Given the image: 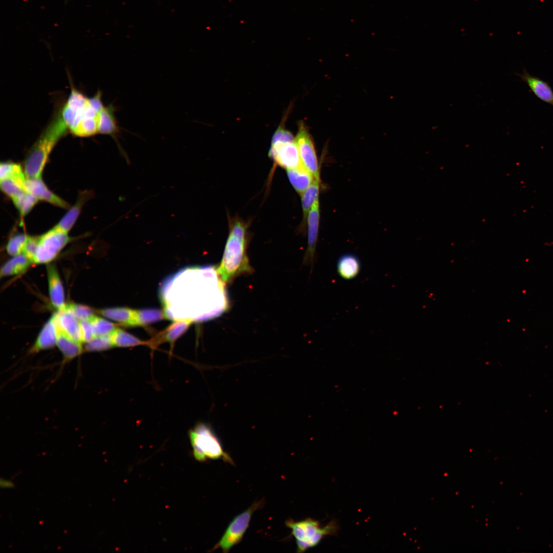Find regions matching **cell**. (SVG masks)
Masks as SVG:
<instances>
[{"label": "cell", "mask_w": 553, "mask_h": 553, "mask_svg": "<svg viewBox=\"0 0 553 553\" xmlns=\"http://www.w3.org/2000/svg\"><path fill=\"white\" fill-rule=\"evenodd\" d=\"M102 93L98 91L91 98H88L74 87L60 111L61 116L69 131L89 134L98 129L100 112L104 106Z\"/></svg>", "instance_id": "cell-2"}, {"label": "cell", "mask_w": 553, "mask_h": 553, "mask_svg": "<svg viewBox=\"0 0 553 553\" xmlns=\"http://www.w3.org/2000/svg\"><path fill=\"white\" fill-rule=\"evenodd\" d=\"M26 192L33 195L38 200L46 201L63 208H67L69 204L51 192L45 184L41 177L26 178L25 182Z\"/></svg>", "instance_id": "cell-12"}, {"label": "cell", "mask_w": 553, "mask_h": 553, "mask_svg": "<svg viewBox=\"0 0 553 553\" xmlns=\"http://www.w3.org/2000/svg\"><path fill=\"white\" fill-rule=\"evenodd\" d=\"M165 318L163 310L155 308L136 310V326H144Z\"/></svg>", "instance_id": "cell-27"}, {"label": "cell", "mask_w": 553, "mask_h": 553, "mask_svg": "<svg viewBox=\"0 0 553 553\" xmlns=\"http://www.w3.org/2000/svg\"><path fill=\"white\" fill-rule=\"evenodd\" d=\"M111 338L114 347H133L140 345L148 346V341H142L135 336L117 328L111 334Z\"/></svg>", "instance_id": "cell-25"}, {"label": "cell", "mask_w": 553, "mask_h": 553, "mask_svg": "<svg viewBox=\"0 0 553 553\" xmlns=\"http://www.w3.org/2000/svg\"><path fill=\"white\" fill-rule=\"evenodd\" d=\"M70 241L68 233L56 226L39 237L38 247L34 260L36 264L52 261Z\"/></svg>", "instance_id": "cell-8"}, {"label": "cell", "mask_w": 553, "mask_h": 553, "mask_svg": "<svg viewBox=\"0 0 553 553\" xmlns=\"http://www.w3.org/2000/svg\"><path fill=\"white\" fill-rule=\"evenodd\" d=\"M115 112V108L112 104L102 107L99 115L98 133L115 138L118 135L120 130Z\"/></svg>", "instance_id": "cell-18"}, {"label": "cell", "mask_w": 553, "mask_h": 553, "mask_svg": "<svg viewBox=\"0 0 553 553\" xmlns=\"http://www.w3.org/2000/svg\"><path fill=\"white\" fill-rule=\"evenodd\" d=\"M361 268L359 259L355 254L346 253L341 256L336 262L338 275L345 280H352L357 276Z\"/></svg>", "instance_id": "cell-17"}, {"label": "cell", "mask_w": 553, "mask_h": 553, "mask_svg": "<svg viewBox=\"0 0 553 553\" xmlns=\"http://www.w3.org/2000/svg\"><path fill=\"white\" fill-rule=\"evenodd\" d=\"M28 237L24 233H17L12 236L6 245L8 254L13 257L20 254L23 252Z\"/></svg>", "instance_id": "cell-33"}, {"label": "cell", "mask_w": 553, "mask_h": 553, "mask_svg": "<svg viewBox=\"0 0 553 553\" xmlns=\"http://www.w3.org/2000/svg\"><path fill=\"white\" fill-rule=\"evenodd\" d=\"M99 314L120 325L127 327L136 326V310L127 307L109 308L99 310Z\"/></svg>", "instance_id": "cell-20"}, {"label": "cell", "mask_w": 553, "mask_h": 553, "mask_svg": "<svg viewBox=\"0 0 553 553\" xmlns=\"http://www.w3.org/2000/svg\"><path fill=\"white\" fill-rule=\"evenodd\" d=\"M285 524L291 529V534L296 540L297 552L299 553L316 546L326 536H335L339 530L335 520L331 521L324 526H322L318 521L312 518L298 522L289 519L285 522Z\"/></svg>", "instance_id": "cell-6"}, {"label": "cell", "mask_w": 553, "mask_h": 553, "mask_svg": "<svg viewBox=\"0 0 553 553\" xmlns=\"http://www.w3.org/2000/svg\"><path fill=\"white\" fill-rule=\"evenodd\" d=\"M268 155L275 163L287 169L303 165L294 140L271 143Z\"/></svg>", "instance_id": "cell-10"}, {"label": "cell", "mask_w": 553, "mask_h": 553, "mask_svg": "<svg viewBox=\"0 0 553 553\" xmlns=\"http://www.w3.org/2000/svg\"><path fill=\"white\" fill-rule=\"evenodd\" d=\"M0 485L1 488H12L14 487V484L12 481L3 478L1 479Z\"/></svg>", "instance_id": "cell-38"}, {"label": "cell", "mask_w": 553, "mask_h": 553, "mask_svg": "<svg viewBox=\"0 0 553 553\" xmlns=\"http://www.w3.org/2000/svg\"><path fill=\"white\" fill-rule=\"evenodd\" d=\"M39 237L28 236L26 242L23 253L31 263L34 262Z\"/></svg>", "instance_id": "cell-35"}, {"label": "cell", "mask_w": 553, "mask_h": 553, "mask_svg": "<svg viewBox=\"0 0 553 553\" xmlns=\"http://www.w3.org/2000/svg\"><path fill=\"white\" fill-rule=\"evenodd\" d=\"M192 323V321L189 320L175 321L163 331L149 340L148 346L152 349H155L160 344L167 342L172 349L176 340L187 331Z\"/></svg>", "instance_id": "cell-13"}, {"label": "cell", "mask_w": 553, "mask_h": 553, "mask_svg": "<svg viewBox=\"0 0 553 553\" xmlns=\"http://www.w3.org/2000/svg\"><path fill=\"white\" fill-rule=\"evenodd\" d=\"M25 177V173L23 171L19 164L10 162H5L1 163V180L7 178L23 179Z\"/></svg>", "instance_id": "cell-30"}, {"label": "cell", "mask_w": 553, "mask_h": 553, "mask_svg": "<svg viewBox=\"0 0 553 553\" xmlns=\"http://www.w3.org/2000/svg\"><path fill=\"white\" fill-rule=\"evenodd\" d=\"M320 222L318 198L314 202L307 215L308 245L304 263L313 266Z\"/></svg>", "instance_id": "cell-11"}, {"label": "cell", "mask_w": 553, "mask_h": 553, "mask_svg": "<svg viewBox=\"0 0 553 553\" xmlns=\"http://www.w3.org/2000/svg\"><path fill=\"white\" fill-rule=\"evenodd\" d=\"M294 140V138L292 133L285 128L284 123H281L273 135L271 143L277 142H291Z\"/></svg>", "instance_id": "cell-36"}, {"label": "cell", "mask_w": 553, "mask_h": 553, "mask_svg": "<svg viewBox=\"0 0 553 553\" xmlns=\"http://www.w3.org/2000/svg\"><path fill=\"white\" fill-rule=\"evenodd\" d=\"M31 263L24 254L14 256L1 268V276L20 274L27 269Z\"/></svg>", "instance_id": "cell-24"}, {"label": "cell", "mask_w": 553, "mask_h": 553, "mask_svg": "<svg viewBox=\"0 0 553 553\" xmlns=\"http://www.w3.org/2000/svg\"><path fill=\"white\" fill-rule=\"evenodd\" d=\"M287 173L292 185L300 195L310 186L315 178L304 165L287 169Z\"/></svg>", "instance_id": "cell-21"}, {"label": "cell", "mask_w": 553, "mask_h": 553, "mask_svg": "<svg viewBox=\"0 0 553 553\" xmlns=\"http://www.w3.org/2000/svg\"><path fill=\"white\" fill-rule=\"evenodd\" d=\"M516 75L539 99L553 106V91L548 82L530 74L524 68L521 74Z\"/></svg>", "instance_id": "cell-14"}, {"label": "cell", "mask_w": 553, "mask_h": 553, "mask_svg": "<svg viewBox=\"0 0 553 553\" xmlns=\"http://www.w3.org/2000/svg\"><path fill=\"white\" fill-rule=\"evenodd\" d=\"M95 337L111 335L117 327L113 323L95 316L91 321Z\"/></svg>", "instance_id": "cell-31"}, {"label": "cell", "mask_w": 553, "mask_h": 553, "mask_svg": "<svg viewBox=\"0 0 553 553\" xmlns=\"http://www.w3.org/2000/svg\"><path fill=\"white\" fill-rule=\"evenodd\" d=\"M225 285L215 267L181 270L169 278L161 290L165 318L193 322L220 315L229 307Z\"/></svg>", "instance_id": "cell-1"}, {"label": "cell", "mask_w": 553, "mask_h": 553, "mask_svg": "<svg viewBox=\"0 0 553 553\" xmlns=\"http://www.w3.org/2000/svg\"><path fill=\"white\" fill-rule=\"evenodd\" d=\"M47 273L52 303L58 311L63 310L66 306L63 289L58 272L53 265L47 266Z\"/></svg>", "instance_id": "cell-16"}, {"label": "cell", "mask_w": 553, "mask_h": 553, "mask_svg": "<svg viewBox=\"0 0 553 553\" xmlns=\"http://www.w3.org/2000/svg\"><path fill=\"white\" fill-rule=\"evenodd\" d=\"M89 197H90L89 193H81L76 203L69 209L55 226L68 233L77 220L82 206Z\"/></svg>", "instance_id": "cell-22"}, {"label": "cell", "mask_w": 553, "mask_h": 553, "mask_svg": "<svg viewBox=\"0 0 553 553\" xmlns=\"http://www.w3.org/2000/svg\"><path fill=\"white\" fill-rule=\"evenodd\" d=\"M320 182V178H314L312 183L301 195L304 222L305 221V219L313 204L318 198Z\"/></svg>", "instance_id": "cell-26"}, {"label": "cell", "mask_w": 553, "mask_h": 553, "mask_svg": "<svg viewBox=\"0 0 553 553\" xmlns=\"http://www.w3.org/2000/svg\"><path fill=\"white\" fill-rule=\"evenodd\" d=\"M57 336L56 326L53 315L40 332L32 348V352H37L53 347L56 344Z\"/></svg>", "instance_id": "cell-19"}, {"label": "cell", "mask_w": 553, "mask_h": 553, "mask_svg": "<svg viewBox=\"0 0 553 553\" xmlns=\"http://www.w3.org/2000/svg\"><path fill=\"white\" fill-rule=\"evenodd\" d=\"M73 315L79 321H91L95 315L89 307L76 304L66 305L63 309Z\"/></svg>", "instance_id": "cell-32"}, {"label": "cell", "mask_w": 553, "mask_h": 553, "mask_svg": "<svg viewBox=\"0 0 553 553\" xmlns=\"http://www.w3.org/2000/svg\"><path fill=\"white\" fill-rule=\"evenodd\" d=\"M86 343L85 348L89 351L105 350L114 347L111 335L97 336Z\"/></svg>", "instance_id": "cell-34"}, {"label": "cell", "mask_w": 553, "mask_h": 553, "mask_svg": "<svg viewBox=\"0 0 553 553\" xmlns=\"http://www.w3.org/2000/svg\"><path fill=\"white\" fill-rule=\"evenodd\" d=\"M38 200L33 195L25 192L12 201L20 214L25 216L32 210Z\"/></svg>", "instance_id": "cell-29"}, {"label": "cell", "mask_w": 553, "mask_h": 553, "mask_svg": "<svg viewBox=\"0 0 553 553\" xmlns=\"http://www.w3.org/2000/svg\"><path fill=\"white\" fill-rule=\"evenodd\" d=\"M56 326L57 334L56 344L66 358L72 359L79 355L82 350L81 343L69 337L56 324Z\"/></svg>", "instance_id": "cell-23"}, {"label": "cell", "mask_w": 553, "mask_h": 553, "mask_svg": "<svg viewBox=\"0 0 553 553\" xmlns=\"http://www.w3.org/2000/svg\"><path fill=\"white\" fill-rule=\"evenodd\" d=\"M264 505V500L256 501L248 509L237 515L229 524L219 541L212 549H221L227 553L239 543L247 529L253 514Z\"/></svg>", "instance_id": "cell-7"}, {"label": "cell", "mask_w": 553, "mask_h": 553, "mask_svg": "<svg viewBox=\"0 0 553 553\" xmlns=\"http://www.w3.org/2000/svg\"><path fill=\"white\" fill-rule=\"evenodd\" d=\"M83 342L87 343L95 337L94 329L90 321H79Z\"/></svg>", "instance_id": "cell-37"}, {"label": "cell", "mask_w": 553, "mask_h": 553, "mask_svg": "<svg viewBox=\"0 0 553 553\" xmlns=\"http://www.w3.org/2000/svg\"><path fill=\"white\" fill-rule=\"evenodd\" d=\"M68 131L59 111L54 116L27 155L24 171L26 178L41 177L51 152Z\"/></svg>", "instance_id": "cell-4"}, {"label": "cell", "mask_w": 553, "mask_h": 553, "mask_svg": "<svg viewBox=\"0 0 553 553\" xmlns=\"http://www.w3.org/2000/svg\"><path fill=\"white\" fill-rule=\"evenodd\" d=\"M56 325L69 337L76 342H83L79 321L68 311L63 310L53 314Z\"/></svg>", "instance_id": "cell-15"}, {"label": "cell", "mask_w": 553, "mask_h": 553, "mask_svg": "<svg viewBox=\"0 0 553 553\" xmlns=\"http://www.w3.org/2000/svg\"><path fill=\"white\" fill-rule=\"evenodd\" d=\"M247 243L246 224L238 219L235 220L230 225L223 257L217 268L225 283L253 271L246 253Z\"/></svg>", "instance_id": "cell-3"}, {"label": "cell", "mask_w": 553, "mask_h": 553, "mask_svg": "<svg viewBox=\"0 0 553 553\" xmlns=\"http://www.w3.org/2000/svg\"><path fill=\"white\" fill-rule=\"evenodd\" d=\"M188 437L194 458L199 462L208 459H222L233 464L230 455L225 452L222 443L212 428L204 422L197 423L188 431Z\"/></svg>", "instance_id": "cell-5"}, {"label": "cell", "mask_w": 553, "mask_h": 553, "mask_svg": "<svg viewBox=\"0 0 553 553\" xmlns=\"http://www.w3.org/2000/svg\"><path fill=\"white\" fill-rule=\"evenodd\" d=\"M2 190L13 200L26 192L25 184L12 179L1 180Z\"/></svg>", "instance_id": "cell-28"}, {"label": "cell", "mask_w": 553, "mask_h": 553, "mask_svg": "<svg viewBox=\"0 0 553 553\" xmlns=\"http://www.w3.org/2000/svg\"><path fill=\"white\" fill-rule=\"evenodd\" d=\"M294 141L304 166L315 178H320L318 163L314 142L303 121L299 123Z\"/></svg>", "instance_id": "cell-9"}]
</instances>
